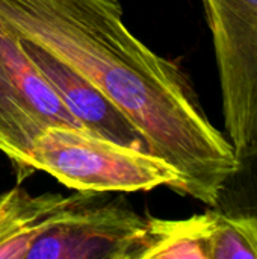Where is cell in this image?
<instances>
[{
	"label": "cell",
	"mask_w": 257,
	"mask_h": 259,
	"mask_svg": "<svg viewBox=\"0 0 257 259\" xmlns=\"http://www.w3.org/2000/svg\"><path fill=\"white\" fill-rule=\"evenodd\" d=\"M120 0H0V23L67 62L142 131L174 167L182 196L215 208L238 156L174 61L138 39Z\"/></svg>",
	"instance_id": "6da1fadb"
},
{
	"label": "cell",
	"mask_w": 257,
	"mask_h": 259,
	"mask_svg": "<svg viewBox=\"0 0 257 259\" xmlns=\"http://www.w3.org/2000/svg\"><path fill=\"white\" fill-rule=\"evenodd\" d=\"M32 168L74 191L135 193L168 187L182 191L174 167L156 155L121 146L83 127L52 126L35 141Z\"/></svg>",
	"instance_id": "7a4b0ae2"
},
{
	"label": "cell",
	"mask_w": 257,
	"mask_h": 259,
	"mask_svg": "<svg viewBox=\"0 0 257 259\" xmlns=\"http://www.w3.org/2000/svg\"><path fill=\"white\" fill-rule=\"evenodd\" d=\"M147 220L109 191H76L65 196L26 259H141Z\"/></svg>",
	"instance_id": "3957f363"
},
{
	"label": "cell",
	"mask_w": 257,
	"mask_h": 259,
	"mask_svg": "<svg viewBox=\"0 0 257 259\" xmlns=\"http://www.w3.org/2000/svg\"><path fill=\"white\" fill-rule=\"evenodd\" d=\"M212 35L226 135L236 155L257 146V0H201Z\"/></svg>",
	"instance_id": "277c9868"
},
{
	"label": "cell",
	"mask_w": 257,
	"mask_h": 259,
	"mask_svg": "<svg viewBox=\"0 0 257 259\" xmlns=\"http://www.w3.org/2000/svg\"><path fill=\"white\" fill-rule=\"evenodd\" d=\"M52 126L82 127L35 65L17 36L0 23V152L12 162L17 181L32 171V150Z\"/></svg>",
	"instance_id": "5b68a950"
},
{
	"label": "cell",
	"mask_w": 257,
	"mask_h": 259,
	"mask_svg": "<svg viewBox=\"0 0 257 259\" xmlns=\"http://www.w3.org/2000/svg\"><path fill=\"white\" fill-rule=\"evenodd\" d=\"M17 39L24 55L83 129L121 146L150 152L142 131L98 88L45 47L27 38L17 36Z\"/></svg>",
	"instance_id": "8992f818"
},
{
	"label": "cell",
	"mask_w": 257,
	"mask_h": 259,
	"mask_svg": "<svg viewBox=\"0 0 257 259\" xmlns=\"http://www.w3.org/2000/svg\"><path fill=\"white\" fill-rule=\"evenodd\" d=\"M64 200L59 193L35 196L21 187L0 193V259H26L32 243Z\"/></svg>",
	"instance_id": "52a82bcc"
},
{
	"label": "cell",
	"mask_w": 257,
	"mask_h": 259,
	"mask_svg": "<svg viewBox=\"0 0 257 259\" xmlns=\"http://www.w3.org/2000/svg\"><path fill=\"white\" fill-rule=\"evenodd\" d=\"M212 208L183 220L150 217L141 259H211Z\"/></svg>",
	"instance_id": "ba28073f"
},
{
	"label": "cell",
	"mask_w": 257,
	"mask_h": 259,
	"mask_svg": "<svg viewBox=\"0 0 257 259\" xmlns=\"http://www.w3.org/2000/svg\"><path fill=\"white\" fill-rule=\"evenodd\" d=\"M211 259H257L256 212H224L212 208Z\"/></svg>",
	"instance_id": "9c48e42d"
},
{
	"label": "cell",
	"mask_w": 257,
	"mask_h": 259,
	"mask_svg": "<svg viewBox=\"0 0 257 259\" xmlns=\"http://www.w3.org/2000/svg\"><path fill=\"white\" fill-rule=\"evenodd\" d=\"M236 156V168L226 181L215 209L257 214V146Z\"/></svg>",
	"instance_id": "30bf717a"
}]
</instances>
